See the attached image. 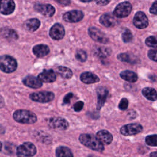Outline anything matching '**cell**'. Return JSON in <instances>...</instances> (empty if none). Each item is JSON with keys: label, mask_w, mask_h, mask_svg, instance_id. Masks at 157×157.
Returning <instances> with one entry per match:
<instances>
[{"label": "cell", "mask_w": 157, "mask_h": 157, "mask_svg": "<svg viewBox=\"0 0 157 157\" xmlns=\"http://www.w3.org/2000/svg\"><path fill=\"white\" fill-rule=\"evenodd\" d=\"M79 141L85 147L97 151H103L104 150V145L98 139L90 134H82L79 136Z\"/></svg>", "instance_id": "obj_1"}, {"label": "cell", "mask_w": 157, "mask_h": 157, "mask_svg": "<svg viewBox=\"0 0 157 157\" xmlns=\"http://www.w3.org/2000/svg\"><path fill=\"white\" fill-rule=\"evenodd\" d=\"M14 120L23 124H33L37 121V116L34 113L27 110H17L13 114Z\"/></svg>", "instance_id": "obj_2"}, {"label": "cell", "mask_w": 157, "mask_h": 157, "mask_svg": "<svg viewBox=\"0 0 157 157\" xmlns=\"http://www.w3.org/2000/svg\"><path fill=\"white\" fill-rule=\"evenodd\" d=\"M17 67V63L13 57L9 55L0 56V69L6 73L14 72Z\"/></svg>", "instance_id": "obj_3"}, {"label": "cell", "mask_w": 157, "mask_h": 157, "mask_svg": "<svg viewBox=\"0 0 157 157\" xmlns=\"http://www.w3.org/2000/svg\"><path fill=\"white\" fill-rule=\"evenodd\" d=\"M37 152L36 146L30 142L19 145L16 150L17 157H33Z\"/></svg>", "instance_id": "obj_4"}, {"label": "cell", "mask_w": 157, "mask_h": 157, "mask_svg": "<svg viewBox=\"0 0 157 157\" xmlns=\"http://www.w3.org/2000/svg\"><path fill=\"white\" fill-rule=\"evenodd\" d=\"M55 95L51 91H39L33 93L29 95V98L35 102L40 103H47L54 99Z\"/></svg>", "instance_id": "obj_5"}, {"label": "cell", "mask_w": 157, "mask_h": 157, "mask_svg": "<svg viewBox=\"0 0 157 157\" xmlns=\"http://www.w3.org/2000/svg\"><path fill=\"white\" fill-rule=\"evenodd\" d=\"M131 10V4L128 1H124L118 4L116 6L113 10V15L118 18H124L129 15Z\"/></svg>", "instance_id": "obj_6"}, {"label": "cell", "mask_w": 157, "mask_h": 157, "mask_svg": "<svg viewBox=\"0 0 157 157\" xmlns=\"http://www.w3.org/2000/svg\"><path fill=\"white\" fill-rule=\"evenodd\" d=\"M143 127L138 123H130L123 126L120 129V133L124 136H132L141 132Z\"/></svg>", "instance_id": "obj_7"}, {"label": "cell", "mask_w": 157, "mask_h": 157, "mask_svg": "<svg viewBox=\"0 0 157 157\" xmlns=\"http://www.w3.org/2000/svg\"><path fill=\"white\" fill-rule=\"evenodd\" d=\"M88 32L91 39L96 42L102 44H107L109 42V39L106 35L96 27H90L88 29Z\"/></svg>", "instance_id": "obj_8"}, {"label": "cell", "mask_w": 157, "mask_h": 157, "mask_svg": "<svg viewBox=\"0 0 157 157\" xmlns=\"http://www.w3.org/2000/svg\"><path fill=\"white\" fill-rule=\"evenodd\" d=\"M48 126L55 129L66 130L69 127L67 121L61 117H52L48 120Z\"/></svg>", "instance_id": "obj_9"}, {"label": "cell", "mask_w": 157, "mask_h": 157, "mask_svg": "<svg viewBox=\"0 0 157 157\" xmlns=\"http://www.w3.org/2000/svg\"><path fill=\"white\" fill-rule=\"evenodd\" d=\"M83 17V13L81 10H72L65 13L63 18L65 21L69 23H76L81 21Z\"/></svg>", "instance_id": "obj_10"}, {"label": "cell", "mask_w": 157, "mask_h": 157, "mask_svg": "<svg viewBox=\"0 0 157 157\" xmlns=\"http://www.w3.org/2000/svg\"><path fill=\"white\" fill-rule=\"evenodd\" d=\"M134 25L139 29H144L148 25V20L145 13L139 11L137 12L133 18Z\"/></svg>", "instance_id": "obj_11"}, {"label": "cell", "mask_w": 157, "mask_h": 157, "mask_svg": "<svg viewBox=\"0 0 157 157\" xmlns=\"http://www.w3.org/2000/svg\"><path fill=\"white\" fill-rule=\"evenodd\" d=\"M65 34L64 28L62 25L55 23L52 26L49 31V35L53 40H61Z\"/></svg>", "instance_id": "obj_12"}, {"label": "cell", "mask_w": 157, "mask_h": 157, "mask_svg": "<svg viewBox=\"0 0 157 157\" xmlns=\"http://www.w3.org/2000/svg\"><path fill=\"white\" fill-rule=\"evenodd\" d=\"M34 8L37 12L47 17H52L55 12L54 7L51 4H36Z\"/></svg>", "instance_id": "obj_13"}, {"label": "cell", "mask_w": 157, "mask_h": 157, "mask_svg": "<svg viewBox=\"0 0 157 157\" xmlns=\"http://www.w3.org/2000/svg\"><path fill=\"white\" fill-rule=\"evenodd\" d=\"M15 8L13 0H0V12L4 15L12 13Z\"/></svg>", "instance_id": "obj_14"}, {"label": "cell", "mask_w": 157, "mask_h": 157, "mask_svg": "<svg viewBox=\"0 0 157 157\" xmlns=\"http://www.w3.org/2000/svg\"><path fill=\"white\" fill-rule=\"evenodd\" d=\"M37 78L42 82L45 83H52L56 79V76L52 69H44L40 72Z\"/></svg>", "instance_id": "obj_15"}, {"label": "cell", "mask_w": 157, "mask_h": 157, "mask_svg": "<svg viewBox=\"0 0 157 157\" xmlns=\"http://www.w3.org/2000/svg\"><path fill=\"white\" fill-rule=\"evenodd\" d=\"M96 93H97V98H98L96 109L97 110H100L102 108V107L104 105L106 101L107 95L109 94V91L105 87L101 86L97 89Z\"/></svg>", "instance_id": "obj_16"}, {"label": "cell", "mask_w": 157, "mask_h": 157, "mask_svg": "<svg viewBox=\"0 0 157 157\" xmlns=\"http://www.w3.org/2000/svg\"><path fill=\"white\" fill-rule=\"evenodd\" d=\"M23 83L28 87L37 89L42 86V82L37 77L32 75L26 76L23 80Z\"/></svg>", "instance_id": "obj_17"}, {"label": "cell", "mask_w": 157, "mask_h": 157, "mask_svg": "<svg viewBox=\"0 0 157 157\" xmlns=\"http://www.w3.org/2000/svg\"><path fill=\"white\" fill-rule=\"evenodd\" d=\"M96 137L104 145H109L113 140V136L111 133L106 130H101L96 133Z\"/></svg>", "instance_id": "obj_18"}, {"label": "cell", "mask_w": 157, "mask_h": 157, "mask_svg": "<svg viewBox=\"0 0 157 157\" xmlns=\"http://www.w3.org/2000/svg\"><path fill=\"white\" fill-rule=\"evenodd\" d=\"M81 81L86 84H91L99 82V78L94 74L90 72H85L80 75Z\"/></svg>", "instance_id": "obj_19"}, {"label": "cell", "mask_w": 157, "mask_h": 157, "mask_svg": "<svg viewBox=\"0 0 157 157\" xmlns=\"http://www.w3.org/2000/svg\"><path fill=\"white\" fill-rule=\"evenodd\" d=\"M99 22L105 27H112L117 23L115 17L110 13H104L99 18Z\"/></svg>", "instance_id": "obj_20"}, {"label": "cell", "mask_w": 157, "mask_h": 157, "mask_svg": "<svg viewBox=\"0 0 157 157\" xmlns=\"http://www.w3.org/2000/svg\"><path fill=\"white\" fill-rule=\"evenodd\" d=\"M33 52L37 57L42 58L49 53L50 48L47 45L39 44L33 47Z\"/></svg>", "instance_id": "obj_21"}, {"label": "cell", "mask_w": 157, "mask_h": 157, "mask_svg": "<svg viewBox=\"0 0 157 157\" xmlns=\"http://www.w3.org/2000/svg\"><path fill=\"white\" fill-rule=\"evenodd\" d=\"M40 22L37 18H31L27 20L25 23L24 26L25 28L29 31L33 32L36 31L40 26Z\"/></svg>", "instance_id": "obj_22"}, {"label": "cell", "mask_w": 157, "mask_h": 157, "mask_svg": "<svg viewBox=\"0 0 157 157\" xmlns=\"http://www.w3.org/2000/svg\"><path fill=\"white\" fill-rule=\"evenodd\" d=\"M120 75L121 78L131 83H134L138 79L137 75L134 72L129 70L122 71L120 74Z\"/></svg>", "instance_id": "obj_23"}, {"label": "cell", "mask_w": 157, "mask_h": 157, "mask_svg": "<svg viewBox=\"0 0 157 157\" xmlns=\"http://www.w3.org/2000/svg\"><path fill=\"white\" fill-rule=\"evenodd\" d=\"M142 93L144 96L147 99L155 101L157 98V93L155 89L150 87H145L142 90Z\"/></svg>", "instance_id": "obj_24"}, {"label": "cell", "mask_w": 157, "mask_h": 157, "mask_svg": "<svg viewBox=\"0 0 157 157\" xmlns=\"http://www.w3.org/2000/svg\"><path fill=\"white\" fill-rule=\"evenodd\" d=\"M56 157H74L72 152L67 147L59 146L56 149Z\"/></svg>", "instance_id": "obj_25"}, {"label": "cell", "mask_w": 157, "mask_h": 157, "mask_svg": "<svg viewBox=\"0 0 157 157\" xmlns=\"http://www.w3.org/2000/svg\"><path fill=\"white\" fill-rule=\"evenodd\" d=\"M56 71L63 78H70L73 75L71 69L65 66H58L56 68Z\"/></svg>", "instance_id": "obj_26"}, {"label": "cell", "mask_w": 157, "mask_h": 157, "mask_svg": "<svg viewBox=\"0 0 157 157\" xmlns=\"http://www.w3.org/2000/svg\"><path fill=\"white\" fill-rule=\"evenodd\" d=\"M1 34L2 37L7 39H17L18 38V35L15 31L9 28L2 29L1 31Z\"/></svg>", "instance_id": "obj_27"}, {"label": "cell", "mask_w": 157, "mask_h": 157, "mask_svg": "<svg viewBox=\"0 0 157 157\" xmlns=\"http://www.w3.org/2000/svg\"><path fill=\"white\" fill-rule=\"evenodd\" d=\"M111 50L110 48L105 47H99L96 52V54L100 58H106L110 55L111 54Z\"/></svg>", "instance_id": "obj_28"}, {"label": "cell", "mask_w": 157, "mask_h": 157, "mask_svg": "<svg viewBox=\"0 0 157 157\" xmlns=\"http://www.w3.org/2000/svg\"><path fill=\"white\" fill-rule=\"evenodd\" d=\"M117 58L118 60L122 62H126L129 63H134L135 62V59L133 58L132 56L130 55L127 53H120L117 56Z\"/></svg>", "instance_id": "obj_29"}, {"label": "cell", "mask_w": 157, "mask_h": 157, "mask_svg": "<svg viewBox=\"0 0 157 157\" xmlns=\"http://www.w3.org/2000/svg\"><path fill=\"white\" fill-rule=\"evenodd\" d=\"M145 143L150 146L156 147L157 145V135H149L145 137Z\"/></svg>", "instance_id": "obj_30"}, {"label": "cell", "mask_w": 157, "mask_h": 157, "mask_svg": "<svg viewBox=\"0 0 157 157\" xmlns=\"http://www.w3.org/2000/svg\"><path fill=\"white\" fill-rule=\"evenodd\" d=\"M75 58L77 60L81 62H84L87 59V54L84 50H78L75 53Z\"/></svg>", "instance_id": "obj_31"}, {"label": "cell", "mask_w": 157, "mask_h": 157, "mask_svg": "<svg viewBox=\"0 0 157 157\" xmlns=\"http://www.w3.org/2000/svg\"><path fill=\"white\" fill-rule=\"evenodd\" d=\"M122 39L124 42H129L132 39V34L131 31L127 29L122 33Z\"/></svg>", "instance_id": "obj_32"}, {"label": "cell", "mask_w": 157, "mask_h": 157, "mask_svg": "<svg viewBox=\"0 0 157 157\" xmlns=\"http://www.w3.org/2000/svg\"><path fill=\"white\" fill-rule=\"evenodd\" d=\"M145 44L147 46H148V47H156V44H157L156 37L153 36H149L145 40Z\"/></svg>", "instance_id": "obj_33"}, {"label": "cell", "mask_w": 157, "mask_h": 157, "mask_svg": "<svg viewBox=\"0 0 157 157\" xmlns=\"http://www.w3.org/2000/svg\"><path fill=\"white\" fill-rule=\"evenodd\" d=\"M128 107V100L126 98L121 99L118 104V108L120 110H124L127 109Z\"/></svg>", "instance_id": "obj_34"}, {"label": "cell", "mask_w": 157, "mask_h": 157, "mask_svg": "<svg viewBox=\"0 0 157 157\" xmlns=\"http://www.w3.org/2000/svg\"><path fill=\"white\" fill-rule=\"evenodd\" d=\"M83 105H84L83 102L82 101H78V102H77L76 103H75L74 104L73 109L75 112H80V110H82V109L83 107Z\"/></svg>", "instance_id": "obj_35"}, {"label": "cell", "mask_w": 157, "mask_h": 157, "mask_svg": "<svg viewBox=\"0 0 157 157\" xmlns=\"http://www.w3.org/2000/svg\"><path fill=\"white\" fill-rule=\"evenodd\" d=\"M148 56L150 59L154 61H156V50H150L148 52Z\"/></svg>", "instance_id": "obj_36"}, {"label": "cell", "mask_w": 157, "mask_h": 157, "mask_svg": "<svg viewBox=\"0 0 157 157\" xmlns=\"http://www.w3.org/2000/svg\"><path fill=\"white\" fill-rule=\"evenodd\" d=\"M73 97V93H67L63 99V103L65 104H67L70 103V101L71 98Z\"/></svg>", "instance_id": "obj_37"}, {"label": "cell", "mask_w": 157, "mask_h": 157, "mask_svg": "<svg viewBox=\"0 0 157 157\" xmlns=\"http://www.w3.org/2000/svg\"><path fill=\"white\" fill-rule=\"evenodd\" d=\"M157 4H156V1H155L153 3L152 6H151L150 9V12L151 13H153L154 15H156V10H157Z\"/></svg>", "instance_id": "obj_38"}, {"label": "cell", "mask_w": 157, "mask_h": 157, "mask_svg": "<svg viewBox=\"0 0 157 157\" xmlns=\"http://www.w3.org/2000/svg\"><path fill=\"white\" fill-rule=\"evenodd\" d=\"M98 5L99 6H105L108 4L111 0H95Z\"/></svg>", "instance_id": "obj_39"}, {"label": "cell", "mask_w": 157, "mask_h": 157, "mask_svg": "<svg viewBox=\"0 0 157 157\" xmlns=\"http://www.w3.org/2000/svg\"><path fill=\"white\" fill-rule=\"evenodd\" d=\"M56 2H57L58 3L63 5V6H67L69 5L71 2L70 0H55Z\"/></svg>", "instance_id": "obj_40"}, {"label": "cell", "mask_w": 157, "mask_h": 157, "mask_svg": "<svg viewBox=\"0 0 157 157\" xmlns=\"http://www.w3.org/2000/svg\"><path fill=\"white\" fill-rule=\"evenodd\" d=\"M4 105V99H3V98L1 96H0V109L2 108Z\"/></svg>", "instance_id": "obj_41"}, {"label": "cell", "mask_w": 157, "mask_h": 157, "mask_svg": "<svg viewBox=\"0 0 157 157\" xmlns=\"http://www.w3.org/2000/svg\"><path fill=\"white\" fill-rule=\"evenodd\" d=\"M150 157H156V151L152 152V153L150 154Z\"/></svg>", "instance_id": "obj_42"}, {"label": "cell", "mask_w": 157, "mask_h": 157, "mask_svg": "<svg viewBox=\"0 0 157 157\" xmlns=\"http://www.w3.org/2000/svg\"><path fill=\"white\" fill-rule=\"evenodd\" d=\"M82 2H91L93 0H80Z\"/></svg>", "instance_id": "obj_43"}, {"label": "cell", "mask_w": 157, "mask_h": 157, "mask_svg": "<svg viewBox=\"0 0 157 157\" xmlns=\"http://www.w3.org/2000/svg\"><path fill=\"white\" fill-rule=\"evenodd\" d=\"M2 143L0 142V151H1V149H2Z\"/></svg>", "instance_id": "obj_44"}, {"label": "cell", "mask_w": 157, "mask_h": 157, "mask_svg": "<svg viewBox=\"0 0 157 157\" xmlns=\"http://www.w3.org/2000/svg\"><path fill=\"white\" fill-rule=\"evenodd\" d=\"M90 157H92V156H90Z\"/></svg>", "instance_id": "obj_45"}]
</instances>
